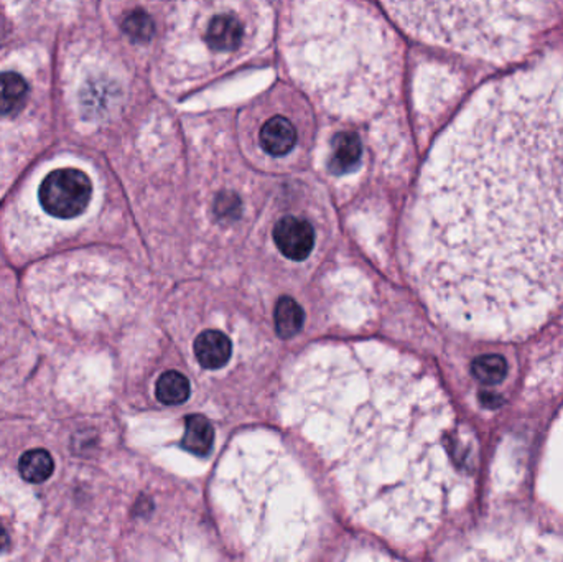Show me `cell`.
Returning a JSON list of instances; mask_svg holds the SVG:
<instances>
[{"label":"cell","instance_id":"cell-17","mask_svg":"<svg viewBox=\"0 0 563 562\" xmlns=\"http://www.w3.org/2000/svg\"><path fill=\"white\" fill-rule=\"evenodd\" d=\"M471 371L478 381L485 385H497L507 375V361L499 355L479 356L473 361Z\"/></svg>","mask_w":563,"mask_h":562},{"label":"cell","instance_id":"cell-16","mask_svg":"<svg viewBox=\"0 0 563 562\" xmlns=\"http://www.w3.org/2000/svg\"><path fill=\"white\" fill-rule=\"evenodd\" d=\"M156 395L164 405H183L190 397V383L182 373L166 371L156 381Z\"/></svg>","mask_w":563,"mask_h":562},{"label":"cell","instance_id":"cell-14","mask_svg":"<svg viewBox=\"0 0 563 562\" xmlns=\"http://www.w3.org/2000/svg\"><path fill=\"white\" fill-rule=\"evenodd\" d=\"M53 459L45 449H33L20 459V475L29 484H43L53 474Z\"/></svg>","mask_w":563,"mask_h":562},{"label":"cell","instance_id":"cell-15","mask_svg":"<svg viewBox=\"0 0 563 562\" xmlns=\"http://www.w3.org/2000/svg\"><path fill=\"white\" fill-rule=\"evenodd\" d=\"M305 322V312L300 304L291 297H282L275 308V328L281 338L297 335Z\"/></svg>","mask_w":563,"mask_h":562},{"label":"cell","instance_id":"cell-9","mask_svg":"<svg viewBox=\"0 0 563 562\" xmlns=\"http://www.w3.org/2000/svg\"><path fill=\"white\" fill-rule=\"evenodd\" d=\"M273 241L283 256L305 261L315 246V229L303 218H282L273 227Z\"/></svg>","mask_w":563,"mask_h":562},{"label":"cell","instance_id":"cell-18","mask_svg":"<svg viewBox=\"0 0 563 562\" xmlns=\"http://www.w3.org/2000/svg\"><path fill=\"white\" fill-rule=\"evenodd\" d=\"M122 30L126 31L129 39L139 41V43H146L154 37L156 25L146 10L137 9L127 13L126 19L122 22Z\"/></svg>","mask_w":563,"mask_h":562},{"label":"cell","instance_id":"cell-2","mask_svg":"<svg viewBox=\"0 0 563 562\" xmlns=\"http://www.w3.org/2000/svg\"><path fill=\"white\" fill-rule=\"evenodd\" d=\"M282 411L356 523L398 544L437 530L460 484L455 413L417 360L371 342L315 346L287 370Z\"/></svg>","mask_w":563,"mask_h":562},{"label":"cell","instance_id":"cell-4","mask_svg":"<svg viewBox=\"0 0 563 562\" xmlns=\"http://www.w3.org/2000/svg\"><path fill=\"white\" fill-rule=\"evenodd\" d=\"M285 57L293 78L343 118L374 114L394 89V39L351 0H293Z\"/></svg>","mask_w":563,"mask_h":562},{"label":"cell","instance_id":"cell-12","mask_svg":"<svg viewBox=\"0 0 563 562\" xmlns=\"http://www.w3.org/2000/svg\"><path fill=\"white\" fill-rule=\"evenodd\" d=\"M27 94L29 85L19 73H0V116L19 111L25 104Z\"/></svg>","mask_w":563,"mask_h":562},{"label":"cell","instance_id":"cell-8","mask_svg":"<svg viewBox=\"0 0 563 562\" xmlns=\"http://www.w3.org/2000/svg\"><path fill=\"white\" fill-rule=\"evenodd\" d=\"M300 130L285 114H273L265 119L257 130V146L265 156L283 158L290 156L299 146Z\"/></svg>","mask_w":563,"mask_h":562},{"label":"cell","instance_id":"cell-10","mask_svg":"<svg viewBox=\"0 0 563 562\" xmlns=\"http://www.w3.org/2000/svg\"><path fill=\"white\" fill-rule=\"evenodd\" d=\"M362 157V144L354 132L341 130L331 138L328 168L335 175H346L356 170Z\"/></svg>","mask_w":563,"mask_h":562},{"label":"cell","instance_id":"cell-1","mask_svg":"<svg viewBox=\"0 0 563 562\" xmlns=\"http://www.w3.org/2000/svg\"><path fill=\"white\" fill-rule=\"evenodd\" d=\"M420 294L448 326L515 336L563 299V63L479 89L432 148L408 227Z\"/></svg>","mask_w":563,"mask_h":562},{"label":"cell","instance_id":"cell-6","mask_svg":"<svg viewBox=\"0 0 563 562\" xmlns=\"http://www.w3.org/2000/svg\"><path fill=\"white\" fill-rule=\"evenodd\" d=\"M93 198V183L78 168H58L43 178L39 190L41 208L51 217L71 219L86 211Z\"/></svg>","mask_w":563,"mask_h":562},{"label":"cell","instance_id":"cell-7","mask_svg":"<svg viewBox=\"0 0 563 562\" xmlns=\"http://www.w3.org/2000/svg\"><path fill=\"white\" fill-rule=\"evenodd\" d=\"M249 27L241 10L229 2H219L200 22V39L208 53L219 58L237 57L243 53Z\"/></svg>","mask_w":563,"mask_h":562},{"label":"cell","instance_id":"cell-5","mask_svg":"<svg viewBox=\"0 0 563 562\" xmlns=\"http://www.w3.org/2000/svg\"><path fill=\"white\" fill-rule=\"evenodd\" d=\"M412 37L483 59H511L563 15V0H382Z\"/></svg>","mask_w":563,"mask_h":562},{"label":"cell","instance_id":"cell-11","mask_svg":"<svg viewBox=\"0 0 563 562\" xmlns=\"http://www.w3.org/2000/svg\"><path fill=\"white\" fill-rule=\"evenodd\" d=\"M194 356L206 370L223 368L231 358V342L219 330H206L194 342Z\"/></svg>","mask_w":563,"mask_h":562},{"label":"cell","instance_id":"cell-3","mask_svg":"<svg viewBox=\"0 0 563 562\" xmlns=\"http://www.w3.org/2000/svg\"><path fill=\"white\" fill-rule=\"evenodd\" d=\"M213 502L224 533L251 559H307L318 541L310 482L273 435L234 441L214 474Z\"/></svg>","mask_w":563,"mask_h":562},{"label":"cell","instance_id":"cell-19","mask_svg":"<svg viewBox=\"0 0 563 562\" xmlns=\"http://www.w3.org/2000/svg\"><path fill=\"white\" fill-rule=\"evenodd\" d=\"M9 533L5 531L4 526H0V553H4V551L9 548Z\"/></svg>","mask_w":563,"mask_h":562},{"label":"cell","instance_id":"cell-13","mask_svg":"<svg viewBox=\"0 0 563 562\" xmlns=\"http://www.w3.org/2000/svg\"><path fill=\"white\" fill-rule=\"evenodd\" d=\"M214 442L213 424L203 415H190L186 417L185 435H183V447L192 454L206 455Z\"/></svg>","mask_w":563,"mask_h":562}]
</instances>
